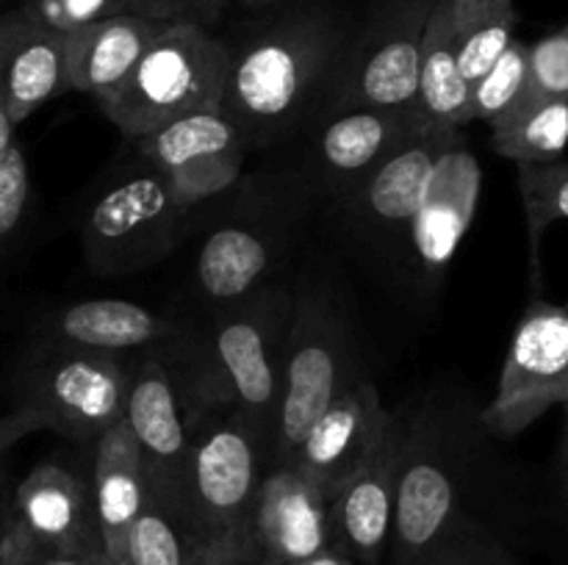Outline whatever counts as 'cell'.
<instances>
[{"label": "cell", "mask_w": 568, "mask_h": 565, "mask_svg": "<svg viewBox=\"0 0 568 565\" xmlns=\"http://www.w3.org/2000/svg\"><path fill=\"white\" fill-rule=\"evenodd\" d=\"M433 3L436 0H377L364 25L344 42L322 103L325 111L383 109L410 116Z\"/></svg>", "instance_id": "8992f818"}, {"label": "cell", "mask_w": 568, "mask_h": 565, "mask_svg": "<svg viewBox=\"0 0 568 565\" xmlns=\"http://www.w3.org/2000/svg\"><path fill=\"white\" fill-rule=\"evenodd\" d=\"M227 0H128L131 14L161 25H197L211 28L225 11Z\"/></svg>", "instance_id": "e575fe53"}, {"label": "cell", "mask_w": 568, "mask_h": 565, "mask_svg": "<svg viewBox=\"0 0 568 565\" xmlns=\"http://www.w3.org/2000/svg\"><path fill=\"white\" fill-rule=\"evenodd\" d=\"M519 172V194L530 233V264L538 269V247L555 222H568V161L558 158L549 164H516Z\"/></svg>", "instance_id": "f1b7e54d"}, {"label": "cell", "mask_w": 568, "mask_h": 565, "mask_svg": "<svg viewBox=\"0 0 568 565\" xmlns=\"http://www.w3.org/2000/svg\"><path fill=\"white\" fill-rule=\"evenodd\" d=\"M527 61V94H568V25L532 42Z\"/></svg>", "instance_id": "836d02e7"}, {"label": "cell", "mask_w": 568, "mask_h": 565, "mask_svg": "<svg viewBox=\"0 0 568 565\" xmlns=\"http://www.w3.org/2000/svg\"><path fill=\"white\" fill-rule=\"evenodd\" d=\"M70 92L64 37L44 31L20 9L0 14V103L20 125Z\"/></svg>", "instance_id": "ffe728a7"}, {"label": "cell", "mask_w": 568, "mask_h": 565, "mask_svg": "<svg viewBox=\"0 0 568 565\" xmlns=\"http://www.w3.org/2000/svg\"><path fill=\"white\" fill-rule=\"evenodd\" d=\"M266 565H297L333 546L331 496L297 465H272L261 480L247 526Z\"/></svg>", "instance_id": "9a60e30c"}, {"label": "cell", "mask_w": 568, "mask_h": 565, "mask_svg": "<svg viewBox=\"0 0 568 565\" xmlns=\"http://www.w3.org/2000/svg\"><path fill=\"white\" fill-rule=\"evenodd\" d=\"M410 122L422 133H455L469 125V83L458 64L447 0H436L427 20Z\"/></svg>", "instance_id": "cb8c5ba5"}, {"label": "cell", "mask_w": 568, "mask_h": 565, "mask_svg": "<svg viewBox=\"0 0 568 565\" xmlns=\"http://www.w3.org/2000/svg\"><path fill=\"white\" fill-rule=\"evenodd\" d=\"M89 482H92L94 513H98L105 557L114 565H122L128 532L148 502L142 454H139L125 419L94 441L92 480Z\"/></svg>", "instance_id": "603a6c76"}, {"label": "cell", "mask_w": 568, "mask_h": 565, "mask_svg": "<svg viewBox=\"0 0 568 565\" xmlns=\"http://www.w3.org/2000/svg\"><path fill=\"white\" fill-rule=\"evenodd\" d=\"M209 552L214 548L200 541L175 507L148 493L142 513L128 532L122 565H200Z\"/></svg>", "instance_id": "83f0119b"}, {"label": "cell", "mask_w": 568, "mask_h": 565, "mask_svg": "<svg viewBox=\"0 0 568 565\" xmlns=\"http://www.w3.org/2000/svg\"><path fill=\"white\" fill-rule=\"evenodd\" d=\"M294 294L261 286L222 314L183 352L181 371H172L186 415L233 413L275 443L281 369Z\"/></svg>", "instance_id": "7a4b0ae2"}, {"label": "cell", "mask_w": 568, "mask_h": 565, "mask_svg": "<svg viewBox=\"0 0 568 565\" xmlns=\"http://www.w3.org/2000/svg\"><path fill=\"white\" fill-rule=\"evenodd\" d=\"M227 66L231 44L209 28L164 25L100 111L122 136H148L172 120L220 109Z\"/></svg>", "instance_id": "3957f363"}, {"label": "cell", "mask_w": 568, "mask_h": 565, "mask_svg": "<svg viewBox=\"0 0 568 565\" xmlns=\"http://www.w3.org/2000/svg\"><path fill=\"white\" fill-rule=\"evenodd\" d=\"M455 50L466 83H475L516 39L514 0H447Z\"/></svg>", "instance_id": "4316f807"}, {"label": "cell", "mask_w": 568, "mask_h": 565, "mask_svg": "<svg viewBox=\"0 0 568 565\" xmlns=\"http://www.w3.org/2000/svg\"><path fill=\"white\" fill-rule=\"evenodd\" d=\"M530 44L514 39L505 53L477 78L469 86V125L471 122H488L514 109L521 97H527V81H530V61H527Z\"/></svg>", "instance_id": "f546056e"}, {"label": "cell", "mask_w": 568, "mask_h": 565, "mask_svg": "<svg viewBox=\"0 0 568 565\" xmlns=\"http://www.w3.org/2000/svg\"><path fill=\"white\" fill-rule=\"evenodd\" d=\"M31 543L20 535L14 521V510L11 502L0 499V565H20L22 554L28 552Z\"/></svg>", "instance_id": "8d00e7d4"}, {"label": "cell", "mask_w": 568, "mask_h": 565, "mask_svg": "<svg viewBox=\"0 0 568 565\" xmlns=\"http://www.w3.org/2000/svg\"><path fill=\"white\" fill-rule=\"evenodd\" d=\"M460 454L436 413L399 419V469L394 496V565H414L460 526Z\"/></svg>", "instance_id": "ba28073f"}, {"label": "cell", "mask_w": 568, "mask_h": 565, "mask_svg": "<svg viewBox=\"0 0 568 565\" xmlns=\"http://www.w3.org/2000/svg\"><path fill=\"white\" fill-rule=\"evenodd\" d=\"M20 535L33 548L48 552H100L98 513L92 482L81 480L61 463H39L28 471L11 499Z\"/></svg>", "instance_id": "e0dca14e"}, {"label": "cell", "mask_w": 568, "mask_h": 565, "mask_svg": "<svg viewBox=\"0 0 568 565\" xmlns=\"http://www.w3.org/2000/svg\"><path fill=\"white\" fill-rule=\"evenodd\" d=\"M392 424L394 413L386 410L375 382L358 380L308 427L292 465L333 499V493L372 458Z\"/></svg>", "instance_id": "2e32d148"}, {"label": "cell", "mask_w": 568, "mask_h": 565, "mask_svg": "<svg viewBox=\"0 0 568 565\" xmlns=\"http://www.w3.org/2000/svg\"><path fill=\"white\" fill-rule=\"evenodd\" d=\"M297 565H358V563H355V559H349L344 552H338L336 546H327L325 552L314 554V557L303 559V563H297Z\"/></svg>", "instance_id": "ab89813d"}, {"label": "cell", "mask_w": 568, "mask_h": 565, "mask_svg": "<svg viewBox=\"0 0 568 565\" xmlns=\"http://www.w3.org/2000/svg\"><path fill=\"white\" fill-rule=\"evenodd\" d=\"M175 327L131 299H83L61 310L50 325L53 347L87 352H125L166 338Z\"/></svg>", "instance_id": "d4e9b609"}, {"label": "cell", "mask_w": 568, "mask_h": 565, "mask_svg": "<svg viewBox=\"0 0 568 565\" xmlns=\"http://www.w3.org/2000/svg\"><path fill=\"white\" fill-rule=\"evenodd\" d=\"M161 28V22L139 14H120L64 37L70 92L89 94L94 103L103 105L128 81Z\"/></svg>", "instance_id": "44dd1931"}, {"label": "cell", "mask_w": 568, "mask_h": 565, "mask_svg": "<svg viewBox=\"0 0 568 565\" xmlns=\"http://www.w3.org/2000/svg\"><path fill=\"white\" fill-rule=\"evenodd\" d=\"M414 565H510L503 546L494 543L486 532L471 521H460L458 530L438 543L430 554L416 559Z\"/></svg>", "instance_id": "d6a6232c"}, {"label": "cell", "mask_w": 568, "mask_h": 565, "mask_svg": "<svg viewBox=\"0 0 568 565\" xmlns=\"http://www.w3.org/2000/svg\"><path fill=\"white\" fill-rule=\"evenodd\" d=\"M239 3H244V6H253V9H258V6H277V3H292V0H239Z\"/></svg>", "instance_id": "b9f144b4"}, {"label": "cell", "mask_w": 568, "mask_h": 565, "mask_svg": "<svg viewBox=\"0 0 568 565\" xmlns=\"http://www.w3.org/2000/svg\"><path fill=\"white\" fill-rule=\"evenodd\" d=\"M128 371L114 355L50 347L22 374L20 404L44 430L75 443H94L125 415Z\"/></svg>", "instance_id": "9c48e42d"}, {"label": "cell", "mask_w": 568, "mask_h": 565, "mask_svg": "<svg viewBox=\"0 0 568 565\" xmlns=\"http://www.w3.org/2000/svg\"><path fill=\"white\" fill-rule=\"evenodd\" d=\"M14 131H17V122L11 120L9 111H6V105L0 103V161H3V155L9 153L11 144L17 142Z\"/></svg>", "instance_id": "60d3db41"}, {"label": "cell", "mask_w": 568, "mask_h": 565, "mask_svg": "<svg viewBox=\"0 0 568 565\" xmlns=\"http://www.w3.org/2000/svg\"><path fill=\"white\" fill-rule=\"evenodd\" d=\"M399 469V415L372 458L333 493V546L358 565H381L392 541Z\"/></svg>", "instance_id": "ac0fdd59"}, {"label": "cell", "mask_w": 568, "mask_h": 565, "mask_svg": "<svg viewBox=\"0 0 568 565\" xmlns=\"http://www.w3.org/2000/svg\"><path fill=\"white\" fill-rule=\"evenodd\" d=\"M483 192V170L477 155L455 133L422 192L410 227L408 260L427 280H442L447 266L469 233Z\"/></svg>", "instance_id": "5bb4252c"}, {"label": "cell", "mask_w": 568, "mask_h": 565, "mask_svg": "<svg viewBox=\"0 0 568 565\" xmlns=\"http://www.w3.org/2000/svg\"><path fill=\"white\" fill-rule=\"evenodd\" d=\"M555 404H568V310L538 299L516 325L497 393L480 419L494 435L514 438Z\"/></svg>", "instance_id": "30bf717a"}, {"label": "cell", "mask_w": 568, "mask_h": 565, "mask_svg": "<svg viewBox=\"0 0 568 565\" xmlns=\"http://www.w3.org/2000/svg\"><path fill=\"white\" fill-rule=\"evenodd\" d=\"M460 133V131H455ZM455 133H410L347 199V219L386 255H408L410 227L433 164Z\"/></svg>", "instance_id": "7c38bea8"}, {"label": "cell", "mask_w": 568, "mask_h": 565, "mask_svg": "<svg viewBox=\"0 0 568 565\" xmlns=\"http://www.w3.org/2000/svg\"><path fill=\"white\" fill-rule=\"evenodd\" d=\"M31 203V172L20 144H11L0 161V255L14 244Z\"/></svg>", "instance_id": "1f68e13d"}, {"label": "cell", "mask_w": 568, "mask_h": 565, "mask_svg": "<svg viewBox=\"0 0 568 565\" xmlns=\"http://www.w3.org/2000/svg\"><path fill=\"white\" fill-rule=\"evenodd\" d=\"M17 9L55 37H70L83 25L109 20V17L131 14L128 0H20Z\"/></svg>", "instance_id": "4dcf8cb0"}, {"label": "cell", "mask_w": 568, "mask_h": 565, "mask_svg": "<svg viewBox=\"0 0 568 565\" xmlns=\"http://www.w3.org/2000/svg\"><path fill=\"white\" fill-rule=\"evenodd\" d=\"M39 430H44L42 419H39L33 410L22 408V404H17V410H11V413L0 415V458H3L14 443H20L22 438H28L31 432Z\"/></svg>", "instance_id": "d590c367"}, {"label": "cell", "mask_w": 568, "mask_h": 565, "mask_svg": "<svg viewBox=\"0 0 568 565\" xmlns=\"http://www.w3.org/2000/svg\"><path fill=\"white\" fill-rule=\"evenodd\" d=\"M133 142L139 158L164 177L186 208L227 192L242 175L247 155L242 133L222 109L186 114Z\"/></svg>", "instance_id": "8fae6325"}, {"label": "cell", "mask_w": 568, "mask_h": 565, "mask_svg": "<svg viewBox=\"0 0 568 565\" xmlns=\"http://www.w3.org/2000/svg\"><path fill=\"white\" fill-rule=\"evenodd\" d=\"M275 264V233L253 222H227L205 236L194 258V286L205 302L227 308L258 291Z\"/></svg>", "instance_id": "7402d4cb"}, {"label": "cell", "mask_w": 568, "mask_h": 565, "mask_svg": "<svg viewBox=\"0 0 568 565\" xmlns=\"http://www.w3.org/2000/svg\"><path fill=\"white\" fill-rule=\"evenodd\" d=\"M564 471L568 476V404H566V438H564Z\"/></svg>", "instance_id": "7bdbcfd3"}, {"label": "cell", "mask_w": 568, "mask_h": 565, "mask_svg": "<svg viewBox=\"0 0 568 565\" xmlns=\"http://www.w3.org/2000/svg\"><path fill=\"white\" fill-rule=\"evenodd\" d=\"M20 565H114L100 552H48V548H33L22 554Z\"/></svg>", "instance_id": "74e56055"}, {"label": "cell", "mask_w": 568, "mask_h": 565, "mask_svg": "<svg viewBox=\"0 0 568 565\" xmlns=\"http://www.w3.org/2000/svg\"><path fill=\"white\" fill-rule=\"evenodd\" d=\"M410 133H416L414 122L397 111H325L316 133V166L322 183L338 203H344Z\"/></svg>", "instance_id": "d6986e66"}, {"label": "cell", "mask_w": 568, "mask_h": 565, "mask_svg": "<svg viewBox=\"0 0 568 565\" xmlns=\"http://www.w3.org/2000/svg\"><path fill=\"white\" fill-rule=\"evenodd\" d=\"M491 147L516 164H549L568 147V94H527L491 122Z\"/></svg>", "instance_id": "484cf974"}, {"label": "cell", "mask_w": 568, "mask_h": 565, "mask_svg": "<svg viewBox=\"0 0 568 565\" xmlns=\"http://www.w3.org/2000/svg\"><path fill=\"white\" fill-rule=\"evenodd\" d=\"M566 310H568V302H566Z\"/></svg>", "instance_id": "ee69618b"}, {"label": "cell", "mask_w": 568, "mask_h": 565, "mask_svg": "<svg viewBox=\"0 0 568 565\" xmlns=\"http://www.w3.org/2000/svg\"><path fill=\"white\" fill-rule=\"evenodd\" d=\"M189 435L192 446L178 513L209 548L247 541L270 449L239 415L216 410L189 415Z\"/></svg>", "instance_id": "5b68a950"}, {"label": "cell", "mask_w": 568, "mask_h": 565, "mask_svg": "<svg viewBox=\"0 0 568 565\" xmlns=\"http://www.w3.org/2000/svg\"><path fill=\"white\" fill-rule=\"evenodd\" d=\"M344 42L347 31L336 11L297 6L231 48L220 109L247 150L286 136L314 105L325 103Z\"/></svg>", "instance_id": "6da1fadb"}, {"label": "cell", "mask_w": 568, "mask_h": 565, "mask_svg": "<svg viewBox=\"0 0 568 565\" xmlns=\"http://www.w3.org/2000/svg\"><path fill=\"white\" fill-rule=\"evenodd\" d=\"M122 419L142 454L148 493L178 510L192 435L172 371L161 360H144L128 377Z\"/></svg>", "instance_id": "4fadbf2b"}, {"label": "cell", "mask_w": 568, "mask_h": 565, "mask_svg": "<svg viewBox=\"0 0 568 565\" xmlns=\"http://www.w3.org/2000/svg\"><path fill=\"white\" fill-rule=\"evenodd\" d=\"M358 382L347 314L327 288L294 294L281 369L272 465H292L322 410Z\"/></svg>", "instance_id": "277c9868"}, {"label": "cell", "mask_w": 568, "mask_h": 565, "mask_svg": "<svg viewBox=\"0 0 568 565\" xmlns=\"http://www.w3.org/2000/svg\"><path fill=\"white\" fill-rule=\"evenodd\" d=\"M192 208L178 203L164 177L142 161L105 183L81 222V249L100 275H122L164 258Z\"/></svg>", "instance_id": "52a82bcc"}, {"label": "cell", "mask_w": 568, "mask_h": 565, "mask_svg": "<svg viewBox=\"0 0 568 565\" xmlns=\"http://www.w3.org/2000/svg\"><path fill=\"white\" fill-rule=\"evenodd\" d=\"M200 565H266L264 557L255 552V546L247 541H233L225 546H216L214 552L205 554Z\"/></svg>", "instance_id": "f35d334b"}]
</instances>
